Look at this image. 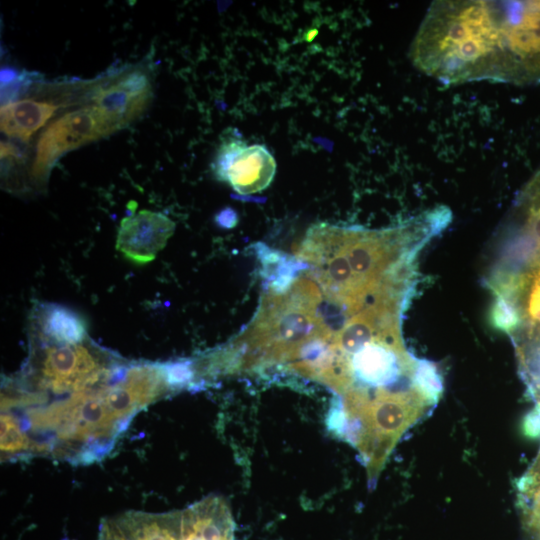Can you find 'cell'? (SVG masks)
<instances>
[{
	"label": "cell",
	"mask_w": 540,
	"mask_h": 540,
	"mask_svg": "<svg viewBox=\"0 0 540 540\" xmlns=\"http://www.w3.org/2000/svg\"><path fill=\"white\" fill-rule=\"evenodd\" d=\"M171 390L166 363H129L100 385L1 407L2 460L99 461L138 412Z\"/></svg>",
	"instance_id": "obj_1"
},
{
	"label": "cell",
	"mask_w": 540,
	"mask_h": 540,
	"mask_svg": "<svg viewBox=\"0 0 540 540\" xmlns=\"http://www.w3.org/2000/svg\"><path fill=\"white\" fill-rule=\"evenodd\" d=\"M443 84L540 81V1H435L409 50Z\"/></svg>",
	"instance_id": "obj_2"
},
{
	"label": "cell",
	"mask_w": 540,
	"mask_h": 540,
	"mask_svg": "<svg viewBox=\"0 0 540 540\" xmlns=\"http://www.w3.org/2000/svg\"><path fill=\"white\" fill-rule=\"evenodd\" d=\"M498 229L485 284L490 322L515 348L529 397L540 394V175L519 191Z\"/></svg>",
	"instance_id": "obj_3"
},
{
	"label": "cell",
	"mask_w": 540,
	"mask_h": 540,
	"mask_svg": "<svg viewBox=\"0 0 540 540\" xmlns=\"http://www.w3.org/2000/svg\"><path fill=\"white\" fill-rule=\"evenodd\" d=\"M212 168L218 179L227 181L239 194H252L270 185L276 161L265 146L247 145L237 134L229 132L221 140Z\"/></svg>",
	"instance_id": "obj_4"
},
{
	"label": "cell",
	"mask_w": 540,
	"mask_h": 540,
	"mask_svg": "<svg viewBox=\"0 0 540 540\" xmlns=\"http://www.w3.org/2000/svg\"><path fill=\"white\" fill-rule=\"evenodd\" d=\"M111 132L112 128L94 106L65 114L40 136L33 172L44 173L64 153Z\"/></svg>",
	"instance_id": "obj_5"
},
{
	"label": "cell",
	"mask_w": 540,
	"mask_h": 540,
	"mask_svg": "<svg viewBox=\"0 0 540 540\" xmlns=\"http://www.w3.org/2000/svg\"><path fill=\"white\" fill-rule=\"evenodd\" d=\"M175 230V223L161 212L141 210L121 220L116 248L138 265L153 261Z\"/></svg>",
	"instance_id": "obj_6"
},
{
	"label": "cell",
	"mask_w": 540,
	"mask_h": 540,
	"mask_svg": "<svg viewBox=\"0 0 540 540\" xmlns=\"http://www.w3.org/2000/svg\"><path fill=\"white\" fill-rule=\"evenodd\" d=\"M56 106L47 102L21 100L1 106V131L9 137L28 141L54 114Z\"/></svg>",
	"instance_id": "obj_7"
},
{
	"label": "cell",
	"mask_w": 540,
	"mask_h": 540,
	"mask_svg": "<svg viewBox=\"0 0 540 540\" xmlns=\"http://www.w3.org/2000/svg\"><path fill=\"white\" fill-rule=\"evenodd\" d=\"M147 100L148 96L136 97L114 84L97 95L94 107L115 131L137 116Z\"/></svg>",
	"instance_id": "obj_8"
},
{
	"label": "cell",
	"mask_w": 540,
	"mask_h": 540,
	"mask_svg": "<svg viewBox=\"0 0 540 540\" xmlns=\"http://www.w3.org/2000/svg\"><path fill=\"white\" fill-rule=\"evenodd\" d=\"M40 323L45 340L75 344L86 339L83 319L76 312L63 306L52 305L46 308Z\"/></svg>",
	"instance_id": "obj_9"
},
{
	"label": "cell",
	"mask_w": 540,
	"mask_h": 540,
	"mask_svg": "<svg viewBox=\"0 0 540 540\" xmlns=\"http://www.w3.org/2000/svg\"><path fill=\"white\" fill-rule=\"evenodd\" d=\"M122 89L136 97H144L149 95V79L148 76L140 71H134L121 78L117 83Z\"/></svg>",
	"instance_id": "obj_10"
},
{
	"label": "cell",
	"mask_w": 540,
	"mask_h": 540,
	"mask_svg": "<svg viewBox=\"0 0 540 540\" xmlns=\"http://www.w3.org/2000/svg\"><path fill=\"white\" fill-rule=\"evenodd\" d=\"M521 430L527 438L540 440V406L538 404H535L524 416Z\"/></svg>",
	"instance_id": "obj_11"
},
{
	"label": "cell",
	"mask_w": 540,
	"mask_h": 540,
	"mask_svg": "<svg viewBox=\"0 0 540 540\" xmlns=\"http://www.w3.org/2000/svg\"><path fill=\"white\" fill-rule=\"evenodd\" d=\"M234 219H235L234 211H232L231 209H228V208L221 211L216 216V221L220 225H224V226H232V225H234V223H235Z\"/></svg>",
	"instance_id": "obj_12"
},
{
	"label": "cell",
	"mask_w": 540,
	"mask_h": 540,
	"mask_svg": "<svg viewBox=\"0 0 540 540\" xmlns=\"http://www.w3.org/2000/svg\"><path fill=\"white\" fill-rule=\"evenodd\" d=\"M1 86L8 85L19 78L17 72L12 68H2L1 69Z\"/></svg>",
	"instance_id": "obj_13"
},
{
	"label": "cell",
	"mask_w": 540,
	"mask_h": 540,
	"mask_svg": "<svg viewBox=\"0 0 540 540\" xmlns=\"http://www.w3.org/2000/svg\"><path fill=\"white\" fill-rule=\"evenodd\" d=\"M12 156H16L15 148L9 143L2 142L1 143V157L6 158V157H12Z\"/></svg>",
	"instance_id": "obj_14"
},
{
	"label": "cell",
	"mask_w": 540,
	"mask_h": 540,
	"mask_svg": "<svg viewBox=\"0 0 540 540\" xmlns=\"http://www.w3.org/2000/svg\"><path fill=\"white\" fill-rule=\"evenodd\" d=\"M318 31L316 29H309V31L304 35L306 41H311Z\"/></svg>",
	"instance_id": "obj_15"
}]
</instances>
